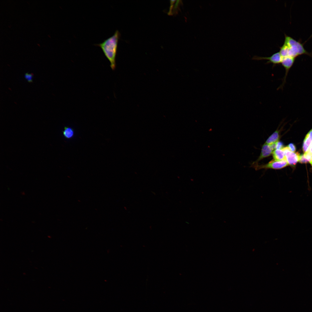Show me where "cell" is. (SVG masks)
Returning a JSON list of instances; mask_svg holds the SVG:
<instances>
[{
  "instance_id": "obj_15",
  "label": "cell",
  "mask_w": 312,
  "mask_h": 312,
  "mask_svg": "<svg viewBox=\"0 0 312 312\" xmlns=\"http://www.w3.org/2000/svg\"><path fill=\"white\" fill-rule=\"evenodd\" d=\"M290 151L294 152L296 150V148L295 146L292 143L289 144L287 146Z\"/></svg>"
},
{
  "instance_id": "obj_5",
  "label": "cell",
  "mask_w": 312,
  "mask_h": 312,
  "mask_svg": "<svg viewBox=\"0 0 312 312\" xmlns=\"http://www.w3.org/2000/svg\"><path fill=\"white\" fill-rule=\"evenodd\" d=\"M282 57L281 55L279 52L275 53L272 55L268 57H260L254 56L252 57V60H266L268 61L266 64L272 63L273 65L279 64L281 63Z\"/></svg>"
},
{
  "instance_id": "obj_10",
  "label": "cell",
  "mask_w": 312,
  "mask_h": 312,
  "mask_svg": "<svg viewBox=\"0 0 312 312\" xmlns=\"http://www.w3.org/2000/svg\"><path fill=\"white\" fill-rule=\"evenodd\" d=\"M62 133L64 138L68 139L73 138L75 135L74 129L71 127L66 126L64 127Z\"/></svg>"
},
{
  "instance_id": "obj_11",
  "label": "cell",
  "mask_w": 312,
  "mask_h": 312,
  "mask_svg": "<svg viewBox=\"0 0 312 312\" xmlns=\"http://www.w3.org/2000/svg\"><path fill=\"white\" fill-rule=\"evenodd\" d=\"M279 139V133L277 130L268 138L265 143L269 145H272L278 142Z\"/></svg>"
},
{
  "instance_id": "obj_16",
  "label": "cell",
  "mask_w": 312,
  "mask_h": 312,
  "mask_svg": "<svg viewBox=\"0 0 312 312\" xmlns=\"http://www.w3.org/2000/svg\"><path fill=\"white\" fill-rule=\"evenodd\" d=\"M283 147V145L282 142L278 141L276 143V149H282Z\"/></svg>"
},
{
  "instance_id": "obj_4",
  "label": "cell",
  "mask_w": 312,
  "mask_h": 312,
  "mask_svg": "<svg viewBox=\"0 0 312 312\" xmlns=\"http://www.w3.org/2000/svg\"><path fill=\"white\" fill-rule=\"evenodd\" d=\"M295 59V58L289 56L283 57L281 64L285 69V73L282 79V83L278 88V90L279 89H282L283 88L286 83L287 77L289 70L293 65Z\"/></svg>"
},
{
  "instance_id": "obj_7",
  "label": "cell",
  "mask_w": 312,
  "mask_h": 312,
  "mask_svg": "<svg viewBox=\"0 0 312 312\" xmlns=\"http://www.w3.org/2000/svg\"><path fill=\"white\" fill-rule=\"evenodd\" d=\"M274 151L271 145L265 143L262 147L261 153L257 159L252 164H258V162L263 159L270 156Z\"/></svg>"
},
{
  "instance_id": "obj_8",
  "label": "cell",
  "mask_w": 312,
  "mask_h": 312,
  "mask_svg": "<svg viewBox=\"0 0 312 312\" xmlns=\"http://www.w3.org/2000/svg\"><path fill=\"white\" fill-rule=\"evenodd\" d=\"M312 142V129L307 134L304 140L302 149L304 153L308 149Z\"/></svg>"
},
{
  "instance_id": "obj_2",
  "label": "cell",
  "mask_w": 312,
  "mask_h": 312,
  "mask_svg": "<svg viewBox=\"0 0 312 312\" xmlns=\"http://www.w3.org/2000/svg\"><path fill=\"white\" fill-rule=\"evenodd\" d=\"M287 47V56L296 58L301 55L305 54L312 57V53L308 52L304 48L303 44L297 41L291 37L285 34L283 43Z\"/></svg>"
},
{
  "instance_id": "obj_9",
  "label": "cell",
  "mask_w": 312,
  "mask_h": 312,
  "mask_svg": "<svg viewBox=\"0 0 312 312\" xmlns=\"http://www.w3.org/2000/svg\"><path fill=\"white\" fill-rule=\"evenodd\" d=\"M272 154L274 159L278 161L286 160L285 153L282 149L274 150Z\"/></svg>"
},
{
  "instance_id": "obj_13",
  "label": "cell",
  "mask_w": 312,
  "mask_h": 312,
  "mask_svg": "<svg viewBox=\"0 0 312 312\" xmlns=\"http://www.w3.org/2000/svg\"><path fill=\"white\" fill-rule=\"evenodd\" d=\"M33 76V74L27 73L25 75V77L29 82L31 83L32 82Z\"/></svg>"
},
{
  "instance_id": "obj_3",
  "label": "cell",
  "mask_w": 312,
  "mask_h": 312,
  "mask_svg": "<svg viewBox=\"0 0 312 312\" xmlns=\"http://www.w3.org/2000/svg\"><path fill=\"white\" fill-rule=\"evenodd\" d=\"M288 164L286 160L278 161L273 159L268 163L259 165L252 164V166L256 170H258L261 169H273L275 170L280 169L287 166Z\"/></svg>"
},
{
  "instance_id": "obj_14",
  "label": "cell",
  "mask_w": 312,
  "mask_h": 312,
  "mask_svg": "<svg viewBox=\"0 0 312 312\" xmlns=\"http://www.w3.org/2000/svg\"><path fill=\"white\" fill-rule=\"evenodd\" d=\"M299 162L301 163H306L308 162L304 155H300Z\"/></svg>"
},
{
  "instance_id": "obj_12",
  "label": "cell",
  "mask_w": 312,
  "mask_h": 312,
  "mask_svg": "<svg viewBox=\"0 0 312 312\" xmlns=\"http://www.w3.org/2000/svg\"><path fill=\"white\" fill-rule=\"evenodd\" d=\"M304 155L312 166V154L307 151L305 153H304Z\"/></svg>"
},
{
  "instance_id": "obj_1",
  "label": "cell",
  "mask_w": 312,
  "mask_h": 312,
  "mask_svg": "<svg viewBox=\"0 0 312 312\" xmlns=\"http://www.w3.org/2000/svg\"><path fill=\"white\" fill-rule=\"evenodd\" d=\"M120 33L116 30L112 36L105 40L102 43L95 44L102 49L106 57L109 61L112 70L116 67V58L118 40Z\"/></svg>"
},
{
  "instance_id": "obj_6",
  "label": "cell",
  "mask_w": 312,
  "mask_h": 312,
  "mask_svg": "<svg viewBox=\"0 0 312 312\" xmlns=\"http://www.w3.org/2000/svg\"><path fill=\"white\" fill-rule=\"evenodd\" d=\"M282 149L285 153L288 165L293 166L299 161L300 155L298 152L295 153L290 151L287 146L283 147Z\"/></svg>"
}]
</instances>
